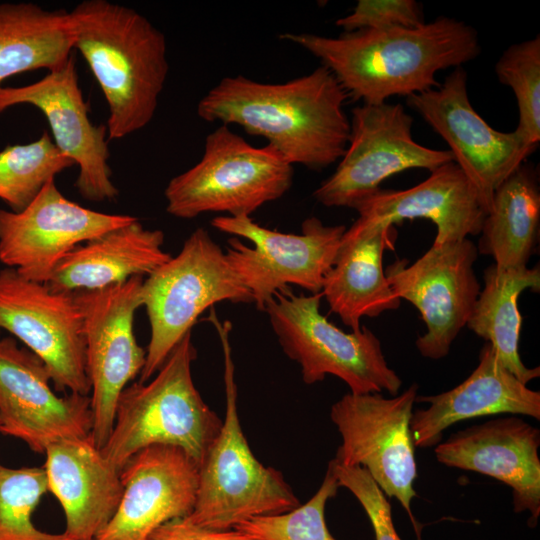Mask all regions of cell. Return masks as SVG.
I'll return each instance as SVG.
<instances>
[{"label":"cell","mask_w":540,"mask_h":540,"mask_svg":"<svg viewBox=\"0 0 540 540\" xmlns=\"http://www.w3.org/2000/svg\"><path fill=\"white\" fill-rule=\"evenodd\" d=\"M495 73L510 87L518 106L514 130L531 145L540 142V37L509 46L500 56Z\"/></svg>","instance_id":"31"},{"label":"cell","mask_w":540,"mask_h":540,"mask_svg":"<svg viewBox=\"0 0 540 540\" xmlns=\"http://www.w3.org/2000/svg\"><path fill=\"white\" fill-rule=\"evenodd\" d=\"M339 486L347 488L365 510L375 540H401L397 534L386 495L367 470L361 466H345L330 461Z\"/></svg>","instance_id":"33"},{"label":"cell","mask_w":540,"mask_h":540,"mask_svg":"<svg viewBox=\"0 0 540 540\" xmlns=\"http://www.w3.org/2000/svg\"><path fill=\"white\" fill-rule=\"evenodd\" d=\"M407 104L448 144L486 215L496 189L538 148L515 131L493 129L475 111L463 67L455 68L438 87L407 97Z\"/></svg>","instance_id":"13"},{"label":"cell","mask_w":540,"mask_h":540,"mask_svg":"<svg viewBox=\"0 0 540 540\" xmlns=\"http://www.w3.org/2000/svg\"><path fill=\"white\" fill-rule=\"evenodd\" d=\"M134 218L85 208L67 199L52 179L23 210L0 209V262L28 280L47 283L78 245Z\"/></svg>","instance_id":"16"},{"label":"cell","mask_w":540,"mask_h":540,"mask_svg":"<svg viewBox=\"0 0 540 540\" xmlns=\"http://www.w3.org/2000/svg\"><path fill=\"white\" fill-rule=\"evenodd\" d=\"M73 165L46 131L33 142L6 146L0 151V199L19 212L48 181Z\"/></svg>","instance_id":"29"},{"label":"cell","mask_w":540,"mask_h":540,"mask_svg":"<svg viewBox=\"0 0 540 540\" xmlns=\"http://www.w3.org/2000/svg\"><path fill=\"white\" fill-rule=\"evenodd\" d=\"M147 276L140 296L151 336L141 383L157 373L206 309L224 301L253 302L225 252L201 227L191 233L176 256Z\"/></svg>","instance_id":"6"},{"label":"cell","mask_w":540,"mask_h":540,"mask_svg":"<svg viewBox=\"0 0 540 540\" xmlns=\"http://www.w3.org/2000/svg\"><path fill=\"white\" fill-rule=\"evenodd\" d=\"M467 327L490 343L505 369L526 384L540 376V368H528L519 354L522 317L518 298L526 289L540 291V269L523 267L498 273L487 267Z\"/></svg>","instance_id":"28"},{"label":"cell","mask_w":540,"mask_h":540,"mask_svg":"<svg viewBox=\"0 0 540 540\" xmlns=\"http://www.w3.org/2000/svg\"><path fill=\"white\" fill-rule=\"evenodd\" d=\"M421 6L414 0H359L353 11L336 20L351 32L365 29L414 28L424 24Z\"/></svg>","instance_id":"34"},{"label":"cell","mask_w":540,"mask_h":540,"mask_svg":"<svg viewBox=\"0 0 540 540\" xmlns=\"http://www.w3.org/2000/svg\"><path fill=\"white\" fill-rule=\"evenodd\" d=\"M351 114L345 153L335 172L313 192L326 207L355 209L390 176L412 168L432 172L454 161L449 150L428 148L413 139V118L401 104H362Z\"/></svg>","instance_id":"10"},{"label":"cell","mask_w":540,"mask_h":540,"mask_svg":"<svg viewBox=\"0 0 540 540\" xmlns=\"http://www.w3.org/2000/svg\"><path fill=\"white\" fill-rule=\"evenodd\" d=\"M429 403L413 412L411 435L415 447L440 443L445 429L462 420L496 414L526 415L540 419V392L531 390L500 363L492 345L484 344L479 362L458 386L433 396H417Z\"/></svg>","instance_id":"22"},{"label":"cell","mask_w":540,"mask_h":540,"mask_svg":"<svg viewBox=\"0 0 540 540\" xmlns=\"http://www.w3.org/2000/svg\"><path fill=\"white\" fill-rule=\"evenodd\" d=\"M123 494L94 540H147L162 524L190 515L199 464L182 448L155 444L131 456L120 470Z\"/></svg>","instance_id":"19"},{"label":"cell","mask_w":540,"mask_h":540,"mask_svg":"<svg viewBox=\"0 0 540 540\" xmlns=\"http://www.w3.org/2000/svg\"><path fill=\"white\" fill-rule=\"evenodd\" d=\"M540 188L534 168L523 163L495 191L478 241V254L494 259L498 273L527 267L539 235Z\"/></svg>","instance_id":"26"},{"label":"cell","mask_w":540,"mask_h":540,"mask_svg":"<svg viewBox=\"0 0 540 540\" xmlns=\"http://www.w3.org/2000/svg\"><path fill=\"white\" fill-rule=\"evenodd\" d=\"M292 182L293 165L273 146L255 147L221 124L207 135L201 159L167 184L166 210L181 219L251 216L281 198Z\"/></svg>","instance_id":"7"},{"label":"cell","mask_w":540,"mask_h":540,"mask_svg":"<svg viewBox=\"0 0 540 540\" xmlns=\"http://www.w3.org/2000/svg\"><path fill=\"white\" fill-rule=\"evenodd\" d=\"M50 381L38 356L13 338H0V433L39 454L61 440L90 438L92 431L90 397H60Z\"/></svg>","instance_id":"17"},{"label":"cell","mask_w":540,"mask_h":540,"mask_svg":"<svg viewBox=\"0 0 540 540\" xmlns=\"http://www.w3.org/2000/svg\"><path fill=\"white\" fill-rule=\"evenodd\" d=\"M196 355L189 332L150 382L133 383L120 394L112 432L100 449L119 471L136 452L155 444L180 447L201 464L222 421L194 385Z\"/></svg>","instance_id":"5"},{"label":"cell","mask_w":540,"mask_h":540,"mask_svg":"<svg viewBox=\"0 0 540 540\" xmlns=\"http://www.w3.org/2000/svg\"><path fill=\"white\" fill-rule=\"evenodd\" d=\"M20 104L44 114L54 144L79 167L75 187L83 198L99 202L118 196L111 179L107 129L89 118L73 56L34 83L0 88V114Z\"/></svg>","instance_id":"18"},{"label":"cell","mask_w":540,"mask_h":540,"mask_svg":"<svg viewBox=\"0 0 540 540\" xmlns=\"http://www.w3.org/2000/svg\"><path fill=\"white\" fill-rule=\"evenodd\" d=\"M346 92L323 65L284 83L243 75L222 78L198 102L207 122L242 127L268 141L290 164L321 170L339 161L350 136Z\"/></svg>","instance_id":"1"},{"label":"cell","mask_w":540,"mask_h":540,"mask_svg":"<svg viewBox=\"0 0 540 540\" xmlns=\"http://www.w3.org/2000/svg\"><path fill=\"white\" fill-rule=\"evenodd\" d=\"M211 225L231 235L226 257L262 311L277 291L289 285L321 293L346 230L344 225H324L316 217L305 219L299 234L268 229L251 216L221 215Z\"/></svg>","instance_id":"9"},{"label":"cell","mask_w":540,"mask_h":540,"mask_svg":"<svg viewBox=\"0 0 540 540\" xmlns=\"http://www.w3.org/2000/svg\"><path fill=\"white\" fill-rule=\"evenodd\" d=\"M279 38L318 58L348 98L368 105L436 88L437 72L462 67L481 51L475 29L449 17L414 28L356 30L336 37L284 33Z\"/></svg>","instance_id":"2"},{"label":"cell","mask_w":540,"mask_h":540,"mask_svg":"<svg viewBox=\"0 0 540 540\" xmlns=\"http://www.w3.org/2000/svg\"><path fill=\"white\" fill-rule=\"evenodd\" d=\"M355 210L359 214L356 220L370 226L386 227L406 219H428L437 229L433 244L479 235L486 216L475 188L454 161L436 168L411 188L380 189L360 202Z\"/></svg>","instance_id":"21"},{"label":"cell","mask_w":540,"mask_h":540,"mask_svg":"<svg viewBox=\"0 0 540 540\" xmlns=\"http://www.w3.org/2000/svg\"><path fill=\"white\" fill-rule=\"evenodd\" d=\"M322 298L321 293L296 295L289 286L264 309L284 353L299 364L304 383L333 375L354 394L397 395L402 380L389 367L377 336L366 327L350 333L339 329L321 314Z\"/></svg>","instance_id":"8"},{"label":"cell","mask_w":540,"mask_h":540,"mask_svg":"<svg viewBox=\"0 0 540 540\" xmlns=\"http://www.w3.org/2000/svg\"><path fill=\"white\" fill-rule=\"evenodd\" d=\"M331 463L317 492L305 504L291 511L258 516L233 529L255 540H336L325 522V506L339 488Z\"/></svg>","instance_id":"32"},{"label":"cell","mask_w":540,"mask_h":540,"mask_svg":"<svg viewBox=\"0 0 540 540\" xmlns=\"http://www.w3.org/2000/svg\"><path fill=\"white\" fill-rule=\"evenodd\" d=\"M0 329L44 362L56 390L88 396L84 319L74 293L1 269Z\"/></svg>","instance_id":"14"},{"label":"cell","mask_w":540,"mask_h":540,"mask_svg":"<svg viewBox=\"0 0 540 540\" xmlns=\"http://www.w3.org/2000/svg\"><path fill=\"white\" fill-rule=\"evenodd\" d=\"M396 237L394 226H370L356 220L341 238L321 294L352 331L361 329L363 317L374 318L401 305L382 265L383 254L394 249Z\"/></svg>","instance_id":"24"},{"label":"cell","mask_w":540,"mask_h":540,"mask_svg":"<svg viewBox=\"0 0 540 540\" xmlns=\"http://www.w3.org/2000/svg\"><path fill=\"white\" fill-rule=\"evenodd\" d=\"M143 280L134 276L103 289L74 292L84 319L93 419L90 439L99 449L112 432L120 394L145 365L146 351L134 334Z\"/></svg>","instance_id":"12"},{"label":"cell","mask_w":540,"mask_h":540,"mask_svg":"<svg viewBox=\"0 0 540 540\" xmlns=\"http://www.w3.org/2000/svg\"><path fill=\"white\" fill-rule=\"evenodd\" d=\"M478 251L468 238L432 244L415 262L397 259L384 270L400 299L420 312L427 331L415 345L423 357L448 355L461 329L467 325L481 291L474 263Z\"/></svg>","instance_id":"15"},{"label":"cell","mask_w":540,"mask_h":540,"mask_svg":"<svg viewBox=\"0 0 540 540\" xmlns=\"http://www.w3.org/2000/svg\"><path fill=\"white\" fill-rule=\"evenodd\" d=\"M68 18L73 50L87 62L107 102L108 138L146 127L169 71L165 35L136 10L108 0H84Z\"/></svg>","instance_id":"3"},{"label":"cell","mask_w":540,"mask_h":540,"mask_svg":"<svg viewBox=\"0 0 540 540\" xmlns=\"http://www.w3.org/2000/svg\"><path fill=\"white\" fill-rule=\"evenodd\" d=\"M47 491L43 467L0 464V540H72L64 532H43L33 524L32 513Z\"/></svg>","instance_id":"30"},{"label":"cell","mask_w":540,"mask_h":540,"mask_svg":"<svg viewBox=\"0 0 540 540\" xmlns=\"http://www.w3.org/2000/svg\"><path fill=\"white\" fill-rule=\"evenodd\" d=\"M45 455L48 490L64 511V533L72 540H94L121 501L120 471L90 438L58 441Z\"/></svg>","instance_id":"23"},{"label":"cell","mask_w":540,"mask_h":540,"mask_svg":"<svg viewBox=\"0 0 540 540\" xmlns=\"http://www.w3.org/2000/svg\"><path fill=\"white\" fill-rule=\"evenodd\" d=\"M147 540H255L237 530L217 531L191 524L185 518L170 520L155 529Z\"/></svg>","instance_id":"35"},{"label":"cell","mask_w":540,"mask_h":540,"mask_svg":"<svg viewBox=\"0 0 540 540\" xmlns=\"http://www.w3.org/2000/svg\"><path fill=\"white\" fill-rule=\"evenodd\" d=\"M72 51L68 11L31 2L0 3V88L19 73L62 66Z\"/></svg>","instance_id":"27"},{"label":"cell","mask_w":540,"mask_h":540,"mask_svg":"<svg viewBox=\"0 0 540 540\" xmlns=\"http://www.w3.org/2000/svg\"><path fill=\"white\" fill-rule=\"evenodd\" d=\"M164 240L161 230L145 228L134 218L74 248L46 284L56 291L74 293L149 275L171 258L163 250Z\"/></svg>","instance_id":"25"},{"label":"cell","mask_w":540,"mask_h":540,"mask_svg":"<svg viewBox=\"0 0 540 540\" xmlns=\"http://www.w3.org/2000/svg\"><path fill=\"white\" fill-rule=\"evenodd\" d=\"M418 385L386 398L380 393H348L330 411L342 443L335 462L361 466L388 497H395L413 522L411 501L417 496L415 445L411 435Z\"/></svg>","instance_id":"11"},{"label":"cell","mask_w":540,"mask_h":540,"mask_svg":"<svg viewBox=\"0 0 540 540\" xmlns=\"http://www.w3.org/2000/svg\"><path fill=\"white\" fill-rule=\"evenodd\" d=\"M540 431L517 416L470 426L438 443L435 456L448 467L478 472L508 485L516 513L540 515Z\"/></svg>","instance_id":"20"},{"label":"cell","mask_w":540,"mask_h":540,"mask_svg":"<svg viewBox=\"0 0 540 540\" xmlns=\"http://www.w3.org/2000/svg\"><path fill=\"white\" fill-rule=\"evenodd\" d=\"M208 320L222 344L226 410L220 432L199 465L196 501L185 519L202 528L226 531L251 518L285 513L300 504L282 474L264 466L252 453L238 416L231 323L220 322L214 309Z\"/></svg>","instance_id":"4"}]
</instances>
